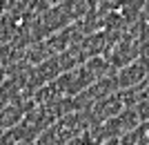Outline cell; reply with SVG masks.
Returning <instances> with one entry per match:
<instances>
[{
	"mask_svg": "<svg viewBox=\"0 0 149 145\" xmlns=\"http://www.w3.org/2000/svg\"><path fill=\"white\" fill-rule=\"evenodd\" d=\"M91 130V123H89L87 114L85 112H71L67 116L58 118L51 127H47L40 139L36 141V145H67L74 139L87 134Z\"/></svg>",
	"mask_w": 149,
	"mask_h": 145,
	"instance_id": "cell-1",
	"label": "cell"
},
{
	"mask_svg": "<svg viewBox=\"0 0 149 145\" xmlns=\"http://www.w3.org/2000/svg\"><path fill=\"white\" fill-rule=\"evenodd\" d=\"M0 145H16V141L11 139V134H9V132H5L2 136H0Z\"/></svg>",
	"mask_w": 149,
	"mask_h": 145,
	"instance_id": "cell-2",
	"label": "cell"
}]
</instances>
